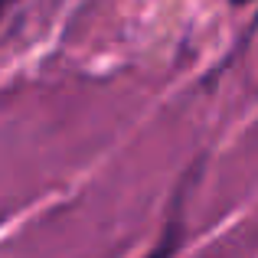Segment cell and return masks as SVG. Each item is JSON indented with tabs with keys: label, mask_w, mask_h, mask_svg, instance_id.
<instances>
[{
	"label": "cell",
	"mask_w": 258,
	"mask_h": 258,
	"mask_svg": "<svg viewBox=\"0 0 258 258\" xmlns=\"http://www.w3.org/2000/svg\"><path fill=\"white\" fill-rule=\"evenodd\" d=\"M176 239H180V219L173 216V219L167 222V229H164V242L154 248V255H151V258H170V252L176 248Z\"/></svg>",
	"instance_id": "6da1fadb"
},
{
	"label": "cell",
	"mask_w": 258,
	"mask_h": 258,
	"mask_svg": "<svg viewBox=\"0 0 258 258\" xmlns=\"http://www.w3.org/2000/svg\"><path fill=\"white\" fill-rule=\"evenodd\" d=\"M245 4H252V0H232V7H245Z\"/></svg>",
	"instance_id": "7a4b0ae2"
},
{
	"label": "cell",
	"mask_w": 258,
	"mask_h": 258,
	"mask_svg": "<svg viewBox=\"0 0 258 258\" xmlns=\"http://www.w3.org/2000/svg\"><path fill=\"white\" fill-rule=\"evenodd\" d=\"M4 4H10V0H4Z\"/></svg>",
	"instance_id": "3957f363"
}]
</instances>
